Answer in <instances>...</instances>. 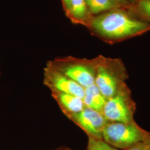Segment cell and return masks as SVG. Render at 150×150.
<instances>
[{"label": "cell", "mask_w": 150, "mask_h": 150, "mask_svg": "<svg viewBox=\"0 0 150 150\" xmlns=\"http://www.w3.org/2000/svg\"><path fill=\"white\" fill-rule=\"evenodd\" d=\"M92 36L113 45L141 36L150 31V23L132 16L120 7L92 16L86 25Z\"/></svg>", "instance_id": "obj_1"}, {"label": "cell", "mask_w": 150, "mask_h": 150, "mask_svg": "<svg viewBox=\"0 0 150 150\" xmlns=\"http://www.w3.org/2000/svg\"><path fill=\"white\" fill-rule=\"evenodd\" d=\"M96 72L95 84L108 100L116 95L127 84L129 78L127 69L122 59L103 55L95 57Z\"/></svg>", "instance_id": "obj_2"}, {"label": "cell", "mask_w": 150, "mask_h": 150, "mask_svg": "<svg viewBox=\"0 0 150 150\" xmlns=\"http://www.w3.org/2000/svg\"><path fill=\"white\" fill-rule=\"evenodd\" d=\"M46 65L69 77L86 88L95 83L96 72V59H81L73 56L56 57Z\"/></svg>", "instance_id": "obj_3"}, {"label": "cell", "mask_w": 150, "mask_h": 150, "mask_svg": "<svg viewBox=\"0 0 150 150\" xmlns=\"http://www.w3.org/2000/svg\"><path fill=\"white\" fill-rule=\"evenodd\" d=\"M150 132L141 128L135 121L129 123L108 122L102 139L118 150H125L150 139Z\"/></svg>", "instance_id": "obj_4"}, {"label": "cell", "mask_w": 150, "mask_h": 150, "mask_svg": "<svg viewBox=\"0 0 150 150\" xmlns=\"http://www.w3.org/2000/svg\"><path fill=\"white\" fill-rule=\"evenodd\" d=\"M136 104L126 85L112 97L108 99L102 114L108 122L129 123L134 121Z\"/></svg>", "instance_id": "obj_5"}, {"label": "cell", "mask_w": 150, "mask_h": 150, "mask_svg": "<svg viewBox=\"0 0 150 150\" xmlns=\"http://www.w3.org/2000/svg\"><path fill=\"white\" fill-rule=\"evenodd\" d=\"M67 118L80 127L88 137L95 139H102L103 129L108 122L102 113L86 106Z\"/></svg>", "instance_id": "obj_6"}, {"label": "cell", "mask_w": 150, "mask_h": 150, "mask_svg": "<svg viewBox=\"0 0 150 150\" xmlns=\"http://www.w3.org/2000/svg\"><path fill=\"white\" fill-rule=\"evenodd\" d=\"M43 84L50 91L70 93L83 99L85 88L47 65L43 69Z\"/></svg>", "instance_id": "obj_7"}, {"label": "cell", "mask_w": 150, "mask_h": 150, "mask_svg": "<svg viewBox=\"0 0 150 150\" xmlns=\"http://www.w3.org/2000/svg\"><path fill=\"white\" fill-rule=\"evenodd\" d=\"M51 96L67 117L80 112L85 107L83 100L75 95L55 91H51Z\"/></svg>", "instance_id": "obj_8"}, {"label": "cell", "mask_w": 150, "mask_h": 150, "mask_svg": "<svg viewBox=\"0 0 150 150\" xmlns=\"http://www.w3.org/2000/svg\"><path fill=\"white\" fill-rule=\"evenodd\" d=\"M66 16L73 23L81 25L85 27L92 17L85 0H71L69 11Z\"/></svg>", "instance_id": "obj_9"}, {"label": "cell", "mask_w": 150, "mask_h": 150, "mask_svg": "<svg viewBox=\"0 0 150 150\" xmlns=\"http://www.w3.org/2000/svg\"><path fill=\"white\" fill-rule=\"evenodd\" d=\"M82 100L85 106L101 113L107 100L95 83L85 88Z\"/></svg>", "instance_id": "obj_10"}, {"label": "cell", "mask_w": 150, "mask_h": 150, "mask_svg": "<svg viewBox=\"0 0 150 150\" xmlns=\"http://www.w3.org/2000/svg\"><path fill=\"white\" fill-rule=\"evenodd\" d=\"M91 15L95 16L111 10L123 7L117 0H85ZM125 8V7H123Z\"/></svg>", "instance_id": "obj_11"}, {"label": "cell", "mask_w": 150, "mask_h": 150, "mask_svg": "<svg viewBox=\"0 0 150 150\" xmlns=\"http://www.w3.org/2000/svg\"><path fill=\"white\" fill-rule=\"evenodd\" d=\"M127 10L135 18L150 23V0H139Z\"/></svg>", "instance_id": "obj_12"}, {"label": "cell", "mask_w": 150, "mask_h": 150, "mask_svg": "<svg viewBox=\"0 0 150 150\" xmlns=\"http://www.w3.org/2000/svg\"><path fill=\"white\" fill-rule=\"evenodd\" d=\"M88 144L86 150H120L108 144L103 139L88 137Z\"/></svg>", "instance_id": "obj_13"}, {"label": "cell", "mask_w": 150, "mask_h": 150, "mask_svg": "<svg viewBox=\"0 0 150 150\" xmlns=\"http://www.w3.org/2000/svg\"><path fill=\"white\" fill-rule=\"evenodd\" d=\"M125 150H150V139L141 142L134 146Z\"/></svg>", "instance_id": "obj_14"}, {"label": "cell", "mask_w": 150, "mask_h": 150, "mask_svg": "<svg viewBox=\"0 0 150 150\" xmlns=\"http://www.w3.org/2000/svg\"><path fill=\"white\" fill-rule=\"evenodd\" d=\"M61 2H62V5L63 6V8H64V13L66 15L67 13H68V12L69 11L71 0H61Z\"/></svg>", "instance_id": "obj_15"}, {"label": "cell", "mask_w": 150, "mask_h": 150, "mask_svg": "<svg viewBox=\"0 0 150 150\" xmlns=\"http://www.w3.org/2000/svg\"><path fill=\"white\" fill-rule=\"evenodd\" d=\"M119 3L121 4V5L123 6V7L127 8L130 5V3L128 1V0H117Z\"/></svg>", "instance_id": "obj_16"}, {"label": "cell", "mask_w": 150, "mask_h": 150, "mask_svg": "<svg viewBox=\"0 0 150 150\" xmlns=\"http://www.w3.org/2000/svg\"><path fill=\"white\" fill-rule=\"evenodd\" d=\"M71 150V149H70L69 148H68V147H59V148H58V149H56V150Z\"/></svg>", "instance_id": "obj_17"}, {"label": "cell", "mask_w": 150, "mask_h": 150, "mask_svg": "<svg viewBox=\"0 0 150 150\" xmlns=\"http://www.w3.org/2000/svg\"><path fill=\"white\" fill-rule=\"evenodd\" d=\"M139 1V0H128V1L130 3V4H134V3H136V2L137 1Z\"/></svg>", "instance_id": "obj_18"}]
</instances>
